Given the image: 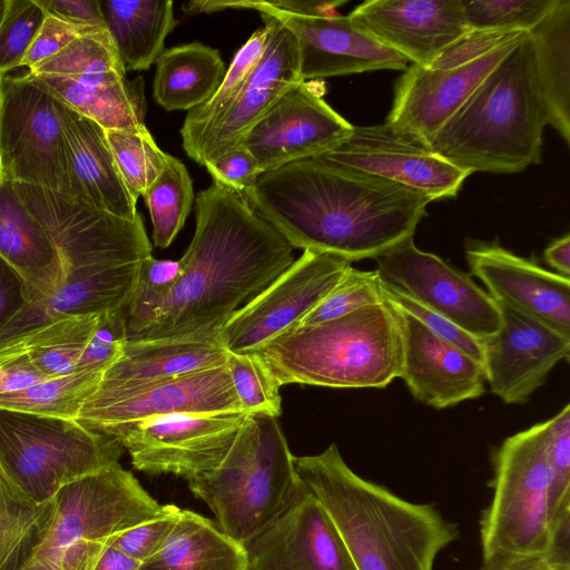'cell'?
<instances>
[{
    "mask_svg": "<svg viewBox=\"0 0 570 570\" xmlns=\"http://www.w3.org/2000/svg\"><path fill=\"white\" fill-rule=\"evenodd\" d=\"M293 248L348 262L376 258L413 237L430 198L320 158L262 173L240 195Z\"/></svg>",
    "mask_w": 570,
    "mask_h": 570,
    "instance_id": "cell-1",
    "label": "cell"
},
{
    "mask_svg": "<svg viewBox=\"0 0 570 570\" xmlns=\"http://www.w3.org/2000/svg\"><path fill=\"white\" fill-rule=\"evenodd\" d=\"M195 217L175 286L129 341L218 340L230 316L294 262L289 243L217 181L197 194Z\"/></svg>",
    "mask_w": 570,
    "mask_h": 570,
    "instance_id": "cell-2",
    "label": "cell"
},
{
    "mask_svg": "<svg viewBox=\"0 0 570 570\" xmlns=\"http://www.w3.org/2000/svg\"><path fill=\"white\" fill-rule=\"evenodd\" d=\"M294 466L357 570H434L439 553L460 535L433 504L407 501L356 474L335 443L294 456Z\"/></svg>",
    "mask_w": 570,
    "mask_h": 570,
    "instance_id": "cell-3",
    "label": "cell"
},
{
    "mask_svg": "<svg viewBox=\"0 0 570 570\" xmlns=\"http://www.w3.org/2000/svg\"><path fill=\"white\" fill-rule=\"evenodd\" d=\"M547 124L527 33L445 122L430 150L471 174L518 173L540 161Z\"/></svg>",
    "mask_w": 570,
    "mask_h": 570,
    "instance_id": "cell-4",
    "label": "cell"
},
{
    "mask_svg": "<svg viewBox=\"0 0 570 570\" xmlns=\"http://www.w3.org/2000/svg\"><path fill=\"white\" fill-rule=\"evenodd\" d=\"M277 384L384 389L400 379L403 337L387 301L283 333L255 353Z\"/></svg>",
    "mask_w": 570,
    "mask_h": 570,
    "instance_id": "cell-5",
    "label": "cell"
},
{
    "mask_svg": "<svg viewBox=\"0 0 570 570\" xmlns=\"http://www.w3.org/2000/svg\"><path fill=\"white\" fill-rule=\"evenodd\" d=\"M297 473L276 417L247 414L233 444L210 472L188 482L219 529L243 546L281 510Z\"/></svg>",
    "mask_w": 570,
    "mask_h": 570,
    "instance_id": "cell-6",
    "label": "cell"
},
{
    "mask_svg": "<svg viewBox=\"0 0 570 570\" xmlns=\"http://www.w3.org/2000/svg\"><path fill=\"white\" fill-rule=\"evenodd\" d=\"M163 509L119 462L76 480L55 495L51 523L21 570H94L120 532Z\"/></svg>",
    "mask_w": 570,
    "mask_h": 570,
    "instance_id": "cell-7",
    "label": "cell"
},
{
    "mask_svg": "<svg viewBox=\"0 0 570 570\" xmlns=\"http://www.w3.org/2000/svg\"><path fill=\"white\" fill-rule=\"evenodd\" d=\"M492 499L482 513L483 560L548 553L570 520L558 525L551 508V472L543 423L507 438L492 456Z\"/></svg>",
    "mask_w": 570,
    "mask_h": 570,
    "instance_id": "cell-8",
    "label": "cell"
},
{
    "mask_svg": "<svg viewBox=\"0 0 570 570\" xmlns=\"http://www.w3.org/2000/svg\"><path fill=\"white\" fill-rule=\"evenodd\" d=\"M124 450L77 420L0 407V465L31 503H46L62 487L118 463Z\"/></svg>",
    "mask_w": 570,
    "mask_h": 570,
    "instance_id": "cell-9",
    "label": "cell"
},
{
    "mask_svg": "<svg viewBox=\"0 0 570 570\" xmlns=\"http://www.w3.org/2000/svg\"><path fill=\"white\" fill-rule=\"evenodd\" d=\"M12 184L56 249L58 275L51 286L72 271L136 264L151 255L140 214L128 220L67 194Z\"/></svg>",
    "mask_w": 570,
    "mask_h": 570,
    "instance_id": "cell-10",
    "label": "cell"
},
{
    "mask_svg": "<svg viewBox=\"0 0 570 570\" xmlns=\"http://www.w3.org/2000/svg\"><path fill=\"white\" fill-rule=\"evenodd\" d=\"M0 177L69 195L55 99L27 75L0 78Z\"/></svg>",
    "mask_w": 570,
    "mask_h": 570,
    "instance_id": "cell-11",
    "label": "cell"
},
{
    "mask_svg": "<svg viewBox=\"0 0 570 570\" xmlns=\"http://www.w3.org/2000/svg\"><path fill=\"white\" fill-rule=\"evenodd\" d=\"M245 412L174 413L124 425L108 436L129 453L135 469L188 482L214 470L233 444Z\"/></svg>",
    "mask_w": 570,
    "mask_h": 570,
    "instance_id": "cell-12",
    "label": "cell"
},
{
    "mask_svg": "<svg viewBox=\"0 0 570 570\" xmlns=\"http://www.w3.org/2000/svg\"><path fill=\"white\" fill-rule=\"evenodd\" d=\"M352 263L341 257L303 250L292 265L246 305L218 333L229 353H257L297 326L343 279Z\"/></svg>",
    "mask_w": 570,
    "mask_h": 570,
    "instance_id": "cell-13",
    "label": "cell"
},
{
    "mask_svg": "<svg viewBox=\"0 0 570 570\" xmlns=\"http://www.w3.org/2000/svg\"><path fill=\"white\" fill-rule=\"evenodd\" d=\"M380 282L483 340L501 326L498 303L469 274L417 248L410 237L375 258Z\"/></svg>",
    "mask_w": 570,
    "mask_h": 570,
    "instance_id": "cell-14",
    "label": "cell"
},
{
    "mask_svg": "<svg viewBox=\"0 0 570 570\" xmlns=\"http://www.w3.org/2000/svg\"><path fill=\"white\" fill-rule=\"evenodd\" d=\"M254 9L275 17L294 36L303 81L374 70H405L407 60L361 30L348 16H301L271 9L262 1H190V14Z\"/></svg>",
    "mask_w": 570,
    "mask_h": 570,
    "instance_id": "cell-15",
    "label": "cell"
},
{
    "mask_svg": "<svg viewBox=\"0 0 570 570\" xmlns=\"http://www.w3.org/2000/svg\"><path fill=\"white\" fill-rule=\"evenodd\" d=\"M243 548L247 570H357L328 515L298 475L281 510Z\"/></svg>",
    "mask_w": 570,
    "mask_h": 570,
    "instance_id": "cell-16",
    "label": "cell"
},
{
    "mask_svg": "<svg viewBox=\"0 0 570 570\" xmlns=\"http://www.w3.org/2000/svg\"><path fill=\"white\" fill-rule=\"evenodd\" d=\"M353 128L312 82L301 81L238 144L252 154L262 174L295 160L317 158L347 140Z\"/></svg>",
    "mask_w": 570,
    "mask_h": 570,
    "instance_id": "cell-17",
    "label": "cell"
},
{
    "mask_svg": "<svg viewBox=\"0 0 570 570\" xmlns=\"http://www.w3.org/2000/svg\"><path fill=\"white\" fill-rule=\"evenodd\" d=\"M527 33L463 65L441 69L411 65L395 83L385 124L404 139L430 149L445 122Z\"/></svg>",
    "mask_w": 570,
    "mask_h": 570,
    "instance_id": "cell-18",
    "label": "cell"
},
{
    "mask_svg": "<svg viewBox=\"0 0 570 570\" xmlns=\"http://www.w3.org/2000/svg\"><path fill=\"white\" fill-rule=\"evenodd\" d=\"M244 412L226 364L158 381L117 395L90 396L77 421L109 435L117 428L174 413Z\"/></svg>",
    "mask_w": 570,
    "mask_h": 570,
    "instance_id": "cell-19",
    "label": "cell"
},
{
    "mask_svg": "<svg viewBox=\"0 0 570 570\" xmlns=\"http://www.w3.org/2000/svg\"><path fill=\"white\" fill-rule=\"evenodd\" d=\"M317 158L400 184L431 202L456 196L471 175L386 124L354 126L347 140Z\"/></svg>",
    "mask_w": 570,
    "mask_h": 570,
    "instance_id": "cell-20",
    "label": "cell"
},
{
    "mask_svg": "<svg viewBox=\"0 0 570 570\" xmlns=\"http://www.w3.org/2000/svg\"><path fill=\"white\" fill-rule=\"evenodd\" d=\"M501 326L482 340L487 385L505 404L522 405L554 366L569 361L570 335L499 304Z\"/></svg>",
    "mask_w": 570,
    "mask_h": 570,
    "instance_id": "cell-21",
    "label": "cell"
},
{
    "mask_svg": "<svg viewBox=\"0 0 570 570\" xmlns=\"http://www.w3.org/2000/svg\"><path fill=\"white\" fill-rule=\"evenodd\" d=\"M348 17L379 42L423 68L471 31L461 0H368Z\"/></svg>",
    "mask_w": 570,
    "mask_h": 570,
    "instance_id": "cell-22",
    "label": "cell"
},
{
    "mask_svg": "<svg viewBox=\"0 0 570 570\" xmlns=\"http://www.w3.org/2000/svg\"><path fill=\"white\" fill-rule=\"evenodd\" d=\"M472 275L499 304L570 335V278L548 271L497 242L465 246Z\"/></svg>",
    "mask_w": 570,
    "mask_h": 570,
    "instance_id": "cell-23",
    "label": "cell"
},
{
    "mask_svg": "<svg viewBox=\"0 0 570 570\" xmlns=\"http://www.w3.org/2000/svg\"><path fill=\"white\" fill-rule=\"evenodd\" d=\"M268 28L265 50L230 110L206 135L191 159L205 166L235 147L299 76L294 36L275 17L261 13Z\"/></svg>",
    "mask_w": 570,
    "mask_h": 570,
    "instance_id": "cell-24",
    "label": "cell"
},
{
    "mask_svg": "<svg viewBox=\"0 0 570 570\" xmlns=\"http://www.w3.org/2000/svg\"><path fill=\"white\" fill-rule=\"evenodd\" d=\"M394 307L403 337L400 379L416 401L441 410L485 393V374L480 361L429 331L409 313Z\"/></svg>",
    "mask_w": 570,
    "mask_h": 570,
    "instance_id": "cell-25",
    "label": "cell"
},
{
    "mask_svg": "<svg viewBox=\"0 0 570 570\" xmlns=\"http://www.w3.org/2000/svg\"><path fill=\"white\" fill-rule=\"evenodd\" d=\"M141 263L72 271L48 291L27 296L22 309L0 331V343L66 317L127 306Z\"/></svg>",
    "mask_w": 570,
    "mask_h": 570,
    "instance_id": "cell-26",
    "label": "cell"
},
{
    "mask_svg": "<svg viewBox=\"0 0 570 570\" xmlns=\"http://www.w3.org/2000/svg\"><path fill=\"white\" fill-rule=\"evenodd\" d=\"M55 106L62 129L69 195L115 216L136 219L137 202L121 179L105 129L56 99Z\"/></svg>",
    "mask_w": 570,
    "mask_h": 570,
    "instance_id": "cell-27",
    "label": "cell"
},
{
    "mask_svg": "<svg viewBox=\"0 0 570 570\" xmlns=\"http://www.w3.org/2000/svg\"><path fill=\"white\" fill-rule=\"evenodd\" d=\"M218 340H127L120 358L108 368L91 396L121 394L170 377L226 364Z\"/></svg>",
    "mask_w": 570,
    "mask_h": 570,
    "instance_id": "cell-28",
    "label": "cell"
},
{
    "mask_svg": "<svg viewBox=\"0 0 570 570\" xmlns=\"http://www.w3.org/2000/svg\"><path fill=\"white\" fill-rule=\"evenodd\" d=\"M27 77L52 98L105 130L145 125L146 100L141 77L126 78V72L91 77L32 75Z\"/></svg>",
    "mask_w": 570,
    "mask_h": 570,
    "instance_id": "cell-29",
    "label": "cell"
},
{
    "mask_svg": "<svg viewBox=\"0 0 570 570\" xmlns=\"http://www.w3.org/2000/svg\"><path fill=\"white\" fill-rule=\"evenodd\" d=\"M0 257L24 281L26 296L47 291L57 278L58 259L50 237L13 184L1 177Z\"/></svg>",
    "mask_w": 570,
    "mask_h": 570,
    "instance_id": "cell-30",
    "label": "cell"
},
{
    "mask_svg": "<svg viewBox=\"0 0 570 570\" xmlns=\"http://www.w3.org/2000/svg\"><path fill=\"white\" fill-rule=\"evenodd\" d=\"M535 81L547 122L570 142V0L528 32Z\"/></svg>",
    "mask_w": 570,
    "mask_h": 570,
    "instance_id": "cell-31",
    "label": "cell"
},
{
    "mask_svg": "<svg viewBox=\"0 0 570 570\" xmlns=\"http://www.w3.org/2000/svg\"><path fill=\"white\" fill-rule=\"evenodd\" d=\"M107 31L127 71L150 68L176 27L170 0H99Z\"/></svg>",
    "mask_w": 570,
    "mask_h": 570,
    "instance_id": "cell-32",
    "label": "cell"
},
{
    "mask_svg": "<svg viewBox=\"0 0 570 570\" xmlns=\"http://www.w3.org/2000/svg\"><path fill=\"white\" fill-rule=\"evenodd\" d=\"M137 570H247V560L243 546L215 521L181 510L166 542Z\"/></svg>",
    "mask_w": 570,
    "mask_h": 570,
    "instance_id": "cell-33",
    "label": "cell"
},
{
    "mask_svg": "<svg viewBox=\"0 0 570 570\" xmlns=\"http://www.w3.org/2000/svg\"><path fill=\"white\" fill-rule=\"evenodd\" d=\"M155 63L153 97L167 111H189L205 104L226 73L218 50L200 42L166 49Z\"/></svg>",
    "mask_w": 570,
    "mask_h": 570,
    "instance_id": "cell-34",
    "label": "cell"
},
{
    "mask_svg": "<svg viewBox=\"0 0 570 570\" xmlns=\"http://www.w3.org/2000/svg\"><path fill=\"white\" fill-rule=\"evenodd\" d=\"M267 35L268 28L265 24L256 30L235 53L215 94L205 104L188 111L180 135L189 158L212 128L234 106L265 50Z\"/></svg>",
    "mask_w": 570,
    "mask_h": 570,
    "instance_id": "cell-35",
    "label": "cell"
},
{
    "mask_svg": "<svg viewBox=\"0 0 570 570\" xmlns=\"http://www.w3.org/2000/svg\"><path fill=\"white\" fill-rule=\"evenodd\" d=\"M101 373L73 372L30 387L0 394V407L42 416L77 420L86 401L95 393Z\"/></svg>",
    "mask_w": 570,
    "mask_h": 570,
    "instance_id": "cell-36",
    "label": "cell"
},
{
    "mask_svg": "<svg viewBox=\"0 0 570 570\" xmlns=\"http://www.w3.org/2000/svg\"><path fill=\"white\" fill-rule=\"evenodd\" d=\"M156 247L166 248L183 228L194 204L193 180L186 166L167 155L164 169L142 195Z\"/></svg>",
    "mask_w": 570,
    "mask_h": 570,
    "instance_id": "cell-37",
    "label": "cell"
},
{
    "mask_svg": "<svg viewBox=\"0 0 570 570\" xmlns=\"http://www.w3.org/2000/svg\"><path fill=\"white\" fill-rule=\"evenodd\" d=\"M55 512V498L33 504L0 492V570H21L46 533Z\"/></svg>",
    "mask_w": 570,
    "mask_h": 570,
    "instance_id": "cell-38",
    "label": "cell"
},
{
    "mask_svg": "<svg viewBox=\"0 0 570 570\" xmlns=\"http://www.w3.org/2000/svg\"><path fill=\"white\" fill-rule=\"evenodd\" d=\"M105 132L121 179L137 202L160 175L168 154L157 146L146 125Z\"/></svg>",
    "mask_w": 570,
    "mask_h": 570,
    "instance_id": "cell-39",
    "label": "cell"
},
{
    "mask_svg": "<svg viewBox=\"0 0 570 570\" xmlns=\"http://www.w3.org/2000/svg\"><path fill=\"white\" fill-rule=\"evenodd\" d=\"M32 75L91 77L126 72L107 30L85 35L28 71Z\"/></svg>",
    "mask_w": 570,
    "mask_h": 570,
    "instance_id": "cell-40",
    "label": "cell"
},
{
    "mask_svg": "<svg viewBox=\"0 0 570 570\" xmlns=\"http://www.w3.org/2000/svg\"><path fill=\"white\" fill-rule=\"evenodd\" d=\"M466 24L475 31L530 32L560 0H461Z\"/></svg>",
    "mask_w": 570,
    "mask_h": 570,
    "instance_id": "cell-41",
    "label": "cell"
},
{
    "mask_svg": "<svg viewBox=\"0 0 570 570\" xmlns=\"http://www.w3.org/2000/svg\"><path fill=\"white\" fill-rule=\"evenodd\" d=\"M226 366L242 411L276 419L281 415V387L257 354L228 352Z\"/></svg>",
    "mask_w": 570,
    "mask_h": 570,
    "instance_id": "cell-42",
    "label": "cell"
},
{
    "mask_svg": "<svg viewBox=\"0 0 570 570\" xmlns=\"http://www.w3.org/2000/svg\"><path fill=\"white\" fill-rule=\"evenodd\" d=\"M179 274V261L156 259L151 255L142 261L126 307L127 340H132L146 326Z\"/></svg>",
    "mask_w": 570,
    "mask_h": 570,
    "instance_id": "cell-43",
    "label": "cell"
},
{
    "mask_svg": "<svg viewBox=\"0 0 570 570\" xmlns=\"http://www.w3.org/2000/svg\"><path fill=\"white\" fill-rule=\"evenodd\" d=\"M383 301L382 286L376 272L351 267L343 279L303 317L296 327L331 321Z\"/></svg>",
    "mask_w": 570,
    "mask_h": 570,
    "instance_id": "cell-44",
    "label": "cell"
},
{
    "mask_svg": "<svg viewBox=\"0 0 570 570\" xmlns=\"http://www.w3.org/2000/svg\"><path fill=\"white\" fill-rule=\"evenodd\" d=\"M551 472V508L554 522L570 520V404L542 422Z\"/></svg>",
    "mask_w": 570,
    "mask_h": 570,
    "instance_id": "cell-45",
    "label": "cell"
},
{
    "mask_svg": "<svg viewBox=\"0 0 570 570\" xmlns=\"http://www.w3.org/2000/svg\"><path fill=\"white\" fill-rule=\"evenodd\" d=\"M45 14L37 0H6L0 20V78L21 67Z\"/></svg>",
    "mask_w": 570,
    "mask_h": 570,
    "instance_id": "cell-46",
    "label": "cell"
},
{
    "mask_svg": "<svg viewBox=\"0 0 570 570\" xmlns=\"http://www.w3.org/2000/svg\"><path fill=\"white\" fill-rule=\"evenodd\" d=\"M126 307L120 306L99 314L76 372L104 374L120 358L127 342Z\"/></svg>",
    "mask_w": 570,
    "mask_h": 570,
    "instance_id": "cell-47",
    "label": "cell"
},
{
    "mask_svg": "<svg viewBox=\"0 0 570 570\" xmlns=\"http://www.w3.org/2000/svg\"><path fill=\"white\" fill-rule=\"evenodd\" d=\"M181 509L166 504L157 515L120 532L112 544L132 559L142 562L156 553L175 529Z\"/></svg>",
    "mask_w": 570,
    "mask_h": 570,
    "instance_id": "cell-48",
    "label": "cell"
},
{
    "mask_svg": "<svg viewBox=\"0 0 570 570\" xmlns=\"http://www.w3.org/2000/svg\"><path fill=\"white\" fill-rule=\"evenodd\" d=\"M381 286L382 295L385 301L409 313L421 322L429 331L461 348L482 363V340L472 336L450 320L420 305L413 299L394 292L382 283Z\"/></svg>",
    "mask_w": 570,
    "mask_h": 570,
    "instance_id": "cell-49",
    "label": "cell"
},
{
    "mask_svg": "<svg viewBox=\"0 0 570 570\" xmlns=\"http://www.w3.org/2000/svg\"><path fill=\"white\" fill-rule=\"evenodd\" d=\"M101 30L107 29L78 26L46 13L43 21L22 60L21 67H26L31 70L42 61L59 53L76 39Z\"/></svg>",
    "mask_w": 570,
    "mask_h": 570,
    "instance_id": "cell-50",
    "label": "cell"
},
{
    "mask_svg": "<svg viewBox=\"0 0 570 570\" xmlns=\"http://www.w3.org/2000/svg\"><path fill=\"white\" fill-rule=\"evenodd\" d=\"M205 168L214 181L243 195L250 190L261 171L252 154L242 144L217 159L207 163Z\"/></svg>",
    "mask_w": 570,
    "mask_h": 570,
    "instance_id": "cell-51",
    "label": "cell"
},
{
    "mask_svg": "<svg viewBox=\"0 0 570 570\" xmlns=\"http://www.w3.org/2000/svg\"><path fill=\"white\" fill-rule=\"evenodd\" d=\"M524 32L471 30L445 49L430 67L450 68L473 61Z\"/></svg>",
    "mask_w": 570,
    "mask_h": 570,
    "instance_id": "cell-52",
    "label": "cell"
},
{
    "mask_svg": "<svg viewBox=\"0 0 570 570\" xmlns=\"http://www.w3.org/2000/svg\"><path fill=\"white\" fill-rule=\"evenodd\" d=\"M480 570H570V547L556 546L535 557H493L483 560Z\"/></svg>",
    "mask_w": 570,
    "mask_h": 570,
    "instance_id": "cell-53",
    "label": "cell"
},
{
    "mask_svg": "<svg viewBox=\"0 0 570 570\" xmlns=\"http://www.w3.org/2000/svg\"><path fill=\"white\" fill-rule=\"evenodd\" d=\"M46 13L83 27L107 29L99 0H37Z\"/></svg>",
    "mask_w": 570,
    "mask_h": 570,
    "instance_id": "cell-54",
    "label": "cell"
},
{
    "mask_svg": "<svg viewBox=\"0 0 570 570\" xmlns=\"http://www.w3.org/2000/svg\"><path fill=\"white\" fill-rule=\"evenodd\" d=\"M26 298L24 281L0 257V331L22 309Z\"/></svg>",
    "mask_w": 570,
    "mask_h": 570,
    "instance_id": "cell-55",
    "label": "cell"
},
{
    "mask_svg": "<svg viewBox=\"0 0 570 570\" xmlns=\"http://www.w3.org/2000/svg\"><path fill=\"white\" fill-rule=\"evenodd\" d=\"M543 258L554 273L570 278V235L566 234L549 244Z\"/></svg>",
    "mask_w": 570,
    "mask_h": 570,
    "instance_id": "cell-56",
    "label": "cell"
},
{
    "mask_svg": "<svg viewBox=\"0 0 570 570\" xmlns=\"http://www.w3.org/2000/svg\"><path fill=\"white\" fill-rule=\"evenodd\" d=\"M140 562L110 543L99 557L94 570H137Z\"/></svg>",
    "mask_w": 570,
    "mask_h": 570,
    "instance_id": "cell-57",
    "label": "cell"
},
{
    "mask_svg": "<svg viewBox=\"0 0 570 570\" xmlns=\"http://www.w3.org/2000/svg\"><path fill=\"white\" fill-rule=\"evenodd\" d=\"M0 492L14 499V500L31 503L30 501H28L24 498V495L11 482V480L8 478V475L6 474V472L3 471L1 465H0Z\"/></svg>",
    "mask_w": 570,
    "mask_h": 570,
    "instance_id": "cell-58",
    "label": "cell"
},
{
    "mask_svg": "<svg viewBox=\"0 0 570 570\" xmlns=\"http://www.w3.org/2000/svg\"><path fill=\"white\" fill-rule=\"evenodd\" d=\"M4 6H6V0H0V20L2 18L3 12H4Z\"/></svg>",
    "mask_w": 570,
    "mask_h": 570,
    "instance_id": "cell-59",
    "label": "cell"
}]
</instances>
